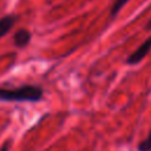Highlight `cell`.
<instances>
[{"label": "cell", "mask_w": 151, "mask_h": 151, "mask_svg": "<svg viewBox=\"0 0 151 151\" xmlns=\"http://www.w3.org/2000/svg\"><path fill=\"white\" fill-rule=\"evenodd\" d=\"M44 97V90L40 86L26 84L14 88L0 87V101L15 103H38Z\"/></svg>", "instance_id": "cell-1"}, {"label": "cell", "mask_w": 151, "mask_h": 151, "mask_svg": "<svg viewBox=\"0 0 151 151\" xmlns=\"http://www.w3.org/2000/svg\"><path fill=\"white\" fill-rule=\"evenodd\" d=\"M150 51H151V35L146 40H144L139 45V47H137V50H134L127 57L126 64H129V65H137V64H139L149 54Z\"/></svg>", "instance_id": "cell-2"}, {"label": "cell", "mask_w": 151, "mask_h": 151, "mask_svg": "<svg viewBox=\"0 0 151 151\" xmlns=\"http://www.w3.org/2000/svg\"><path fill=\"white\" fill-rule=\"evenodd\" d=\"M31 38H32V35H31L29 31H27L25 28H20V29H18L14 33L13 41H14V45L17 47H20L21 48V47H25V46H27L29 44Z\"/></svg>", "instance_id": "cell-3"}, {"label": "cell", "mask_w": 151, "mask_h": 151, "mask_svg": "<svg viewBox=\"0 0 151 151\" xmlns=\"http://www.w3.org/2000/svg\"><path fill=\"white\" fill-rule=\"evenodd\" d=\"M15 21H17V17L13 14H8L0 19V38L6 35L11 31V28L14 26Z\"/></svg>", "instance_id": "cell-4"}, {"label": "cell", "mask_w": 151, "mask_h": 151, "mask_svg": "<svg viewBox=\"0 0 151 151\" xmlns=\"http://www.w3.org/2000/svg\"><path fill=\"white\" fill-rule=\"evenodd\" d=\"M137 151H151V130L149 131L146 138L137 145Z\"/></svg>", "instance_id": "cell-5"}, {"label": "cell", "mask_w": 151, "mask_h": 151, "mask_svg": "<svg viewBox=\"0 0 151 151\" xmlns=\"http://www.w3.org/2000/svg\"><path fill=\"white\" fill-rule=\"evenodd\" d=\"M129 1L130 0H114V2L112 5V8H111V17H116Z\"/></svg>", "instance_id": "cell-6"}, {"label": "cell", "mask_w": 151, "mask_h": 151, "mask_svg": "<svg viewBox=\"0 0 151 151\" xmlns=\"http://www.w3.org/2000/svg\"><path fill=\"white\" fill-rule=\"evenodd\" d=\"M9 147H11V142L8 140V142H6V143L2 144V146L0 147V151H8Z\"/></svg>", "instance_id": "cell-7"}, {"label": "cell", "mask_w": 151, "mask_h": 151, "mask_svg": "<svg viewBox=\"0 0 151 151\" xmlns=\"http://www.w3.org/2000/svg\"><path fill=\"white\" fill-rule=\"evenodd\" d=\"M146 29H151V19H150V21H149L147 25H146Z\"/></svg>", "instance_id": "cell-8"}]
</instances>
